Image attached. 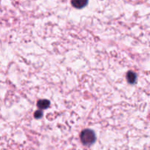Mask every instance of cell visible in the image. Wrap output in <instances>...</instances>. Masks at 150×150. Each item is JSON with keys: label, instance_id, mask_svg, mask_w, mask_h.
I'll use <instances>...</instances> for the list:
<instances>
[{"label": "cell", "instance_id": "obj_2", "mask_svg": "<svg viewBox=\"0 0 150 150\" xmlns=\"http://www.w3.org/2000/svg\"><path fill=\"white\" fill-rule=\"evenodd\" d=\"M72 5L77 9L83 8L87 4L88 0H72Z\"/></svg>", "mask_w": 150, "mask_h": 150}, {"label": "cell", "instance_id": "obj_4", "mask_svg": "<svg viewBox=\"0 0 150 150\" xmlns=\"http://www.w3.org/2000/svg\"><path fill=\"white\" fill-rule=\"evenodd\" d=\"M127 80L128 83H134L135 81H136V74L133 72L130 71L127 73Z\"/></svg>", "mask_w": 150, "mask_h": 150}, {"label": "cell", "instance_id": "obj_5", "mask_svg": "<svg viewBox=\"0 0 150 150\" xmlns=\"http://www.w3.org/2000/svg\"><path fill=\"white\" fill-rule=\"evenodd\" d=\"M42 115H43V113H42V111H37L35 113V117L36 119H40L41 118V117H42Z\"/></svg>", "mask_w": 150, "mask_h": 150}, {"label": "cell", "instance_id": "obj_1", "mask_svg": "<svg viewBox=\"0 0 150 150\" xmlns=\"http://www.w3.org/2000/svg\"><path fill=\"white\" fill-rule=\"evenodd\" d=\"M81 141L82 143L86 146L92 144L96 140V136H95V133L90 129H86L82 131L81 133Z\"/></svg>", "mask_w": 150, "mask_h": 150}, {"label": "cell", "instance_id": "obj_3", "mask_svg": "<svg viewBox=\"0 0 150 150\" xmlns=\"http://www.w3.org/2000/svg\"><path fill=\"white\" fill-rule=\"evenodd\" d=\"M37 105H38V107L40 109H46L49 107L50 102L48 100H40L38 101Z\"/></svg>", "mask_w": 150, "mask_h": 150}]
</instances>
